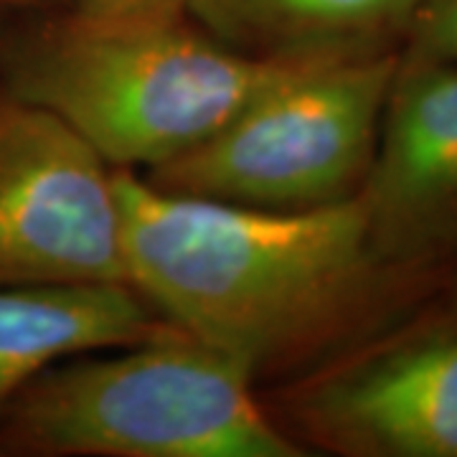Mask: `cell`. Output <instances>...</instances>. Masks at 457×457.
<instances>
[{"label": "cell", "instance_id": "6da1fadb", "mask_svg": "<svg viewBox=\"0 0 457 457\" xmlns=\"http://www.w3.org/2000/svg\"><path fill=\"white\" fill-rule=\"evenodd\" d=\"M117 196L132 290L254 378L333 341L389 272L361 196L260 212L168 194L135 170H117Z\"/></svg>", "mask_w": 457, "mask_h": 457}, {"label": "cell", "instance_id": "7a4b0ae2", "mask_svg": "<svg viewBox=\"0 0 457 457\" xmlns=\"http://www.w3.org/2000/svg\"><path fill=\"white\" fill-rule=\"evenodd\" d=\"M295 69L242 56L188 18L102 26L69 11L0 54L5 95L49 110L114 170L135 173L204 143Z\"/></svg>", "mask_w": 457, "mask_h": 457}, {"label": "cell", "instance_id": "3957f363", "mask_svg": "<svg viewBox=\"0 0 457 457\" xmlns=\"http://www.w3.org/2000/svg\"><path fill=\"white\" fill-rule=\"evenodd\" d=\"M239 361L180 328L110 356L79 353L29 381L0 414V455L297 457Z\"/></svg>", "mask_w": 457, "mask_h": 457}, {"label": "cell", "instance_id": "277c9868", "mask_svg": "<svg viewBox=\"0 0 457 457\" xmlns=\"http://www.w3.org/2000/svg\"><path fill=\"white\" fill-rule=\"evenodd\" d=\"M399 56L297 66L212 137L140 176L168 194L260 212H315L359 196Z\"/></svg>", "mask_w": 457, "mask_h": 457}, {"label": "cell", "instance_id": "5b68a950", "mask_svg": "<svg viewBox=\"0 0 457 457\" xmlns=\"http://www.w3.org/2000/svg\"><path fill=\"white\" fill-rule=\"evenodd\" d=\"M0 285H130L117 170L0 89Z\"/></svg>", "mask_w": 457, "mask_h": 457}, {"label": "cell", "instance_id": "8992f818", "mask_svg": "<svg viewBox=\"0 0 457 457\" xmlns=\"http://www.w3.org/2000/svg\"><path fill=\"white\" fill-rule=\"evenodd\" d=\"M295 440L348 457H457V326H427L300 381Z\"/></svg>", "mask_w": 457, "mask_h": 457}, {"label": "cell", "instance_id": "52a82bcc", "mask_svg": "<svg viewBox=\"0 0 457 457\" xmlns=\"http://www.w3.org/2000/svg\"><path fill=\"white\" fill-rule=\"evenodd\" d=\"M359 196L384 267L457 252V62L399 56Z\"/></svg>", "mask_w": 457, "mask_h": 457}, {"label": "cell", "instance_id": "ba28073f", "mask_svg": "<svg viewBox=\"0 0 457 457\" xmlns=\"http://www.w3.org/2000/svg\"><path fill=\"white\" fill-rule=\"evenodd\" d=\"M425 0H183L186 18L231 51L308 66L402 51Z\"/></svg>", "mask_w": 457, "mask_h": 457}, {"label": "cell", "instance_id": "9c48e42d", "mask_svg": "<svg viewBox=\"0 0 457 457\" xmlns=\"http://www.w3.org/2000/svg\"><path fill=\"white\" fill-rule=\"evenodd\" d=\"M165 326L130 285H0V414L54 363L145 341Z\"/></svg>", "mask_w": 457, "mask_h": 457}, {"label": "cell", "instance_id": "30bf717a", "mask_svg": "<svg viewBox=\"0 0 457 457\" xmlns=\"http://www.w3.org/2000/svg\"><path fill=\"white\" fill-rule=\"evenodd\" d=\"M407 59L457 62V0H425L402 46Z\"/></svg>", "mask_w": 457, "mask_h": 457}, {"label": "cell", "instance_id": "8fae6325", "mask_svg": "<svg viewBox=\"0 0 457 457\" xmlns=\"http://www.w3.org/2000/svg\"><path fill=\"white\" fill-rule=\"evenodd\" d=\"M71 16L102 26L165 23L186 18L183 0H66Z\"/></svg>", "mask_w": 457, "mask_h": 457}, {"label": "cell", "instance_id": "7c38bea8", "mask_svg": "<svg viewBox=\"0 0 457 457\" xmlns=\"http://www.w3.org/2000/svg\"><path fill=\"white\" fill-rule=\"evenodd\" d=\"M49 3H54V0H0V21L16 16V13L33 11V8H44Z\"/></svg>", "mask_w": 457, "mask_h": 457}]
</instances>
